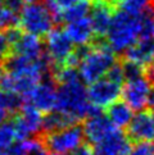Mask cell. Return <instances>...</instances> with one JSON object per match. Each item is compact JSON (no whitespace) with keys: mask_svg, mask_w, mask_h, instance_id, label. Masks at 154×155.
Here are the masks:
<instances>
[{"mask_svg":"<svg viewBox=\"0 0 154 155\" xmlns=\"http://www.w3.org/2000/svg\"><path fill=\"white\" fill-rule=\"evenodd\" d=\"M125 60H130L146 67L154 62V40L152 37H142L125 51Z\"/></svg>","mask_w":154,"mask_h":155,"instance_id":"obj_14","label":"cell"},{"mask_svg":"<svg viewBox=\"0 0 154 155\" xmlns=\"http://www.w3.org/2000/svg\"><path fill=\"white\" fill-rule=\"evenodd\" d=\"M152 88L153 86L149 80L144 78V77L129 80L122 87V97L130 105L131 109L141 110L142 108L148 107V100H149Z\"/></svg>","mask_w":154,"mask_h":155,"instance_id":"obj_9","label":"cell"},{"mask_svg":"<svg viewBox=\"0 0 154 155\" xmlns=\"http://www.w3.org/2000/svg\"><path fill=\"white\" fill-rule=\"evenodd\" d=\"M5 2V4L8 5V7H10V8H13V9H15V10H18V12H21L22 10V0H4Z\"/></svg>","mask_w":154,"mask_h":155,"instance_id":"obj_25","label":"cell"},{"mask_svg":"<svg viewBox=\"0 0 154 155\" xmlns=\"http://www.w3.org/2000/svg\"><path fill=\"white\" fill-rule=\"evenodd\" d=\"M117 8L111 4L108 0H94L91 2L90 19L94 28L95 37L104 38L108 35L109 27L112 25Z\"/></svg>","mask_w":154,"mask_h":155,"instance_id":"obj_10","label":"cell"},{"mask_svg":"<svg viewBox=\"0 0 154 155\" xmlns=\"http://www.w3.org/2000/svg\"><path fill=\"white\" fill-rule=\"evenodd\" d=\"M116 64L114 50L102 37H95L80 62V74L87 84L103 78Z\"/></svg>","mask_w":154,"mask_h":155,"instance_id":"obj_2","label":"cell"},{"mask_svg":"<svg viewBox=\"0 0 154 155\" xmlns=\"http://www.w3.org/2000/svg\"><path fill=\"white\" fill-rule=\"evenodd\" d=\"M3 77H4V73H3V68H2V67H0V85H2Z\"/></svg>","mask_w":154,"mask_h":155,"instance_id":"obj_30","label":"cell"},{"mask_svg":"<svg viewBox=\"0 0 154 155\" xmlns=\"http://www.w3.org/2000/svg\"><path fill=\"white\" fill-rule=\"evenodd\" d=\"M90 2H94V0H90Z\"/></svg>","mask_w":154,"mask_h":155,"instance_id":"obj_33","label":"cell"},{"mask_svg":"<svg viewBox=\"0 0 154 155\" xmlns=\"http://www.w3.org/2000/svg\"><path fill=\"white\" fill-rule=\"evenodd\" d=\"M71 155H96V154L90 145H84L82 143L79 149H76L73 153H71Z\"/></svg>","mask_w":154,"mask_h":155,"instance_id":"obj_24","label":"cell"},{"mask_svg":"<svg viewBox=\"0 0 154 155\" xmlns=\"http://www.w3.org/2000/svg\"><path fill=\"white\" fill-rule=\"evenodd\" d=\"M55 110L68 115L79 123L92 114L100 113L102 109L94 107L90 103L89 92L80 78H75L63 84H59L58 99Z\"/></svg>","mask_w":154,"mask_h":155,"instance_id":"obj_1","label":"cell"},{"mask_svg":"<svg viewBox=\"0 0 154 155\" xmlns=\"http://www.w3.org/2000/svg\"><path fill=\"white\" fill-rule=\"evenodd\" d=\"M37 137L42 141V143L50 153L65 155L73 153L76 149H79L82 145L85 140V134L84 127L73 124L58 131L44 132Z\"/></svg>","mask_w":154,"mask_h":155,"instance_id":"obj_4","label":"cell"},{"mask_svg":"<svg viewBox=\"0 0 154 155\" xmlns=\"http://www.w3.org/2000/svg\"><path fill=\"white\" fill-rule=\"evenodd\" d=\"M8 112L5 109H3L2 107H0V126H2L3 123H4V120L7 119V117H8Z\"/></svg>","mask_w":154,"mask_h":155,"instance_id":"obj_26","label":"cell"},{"mask_svg":"<svg viewBox=\"0 0 154 155\" xmlns=\"http://www.w3.org/2000/svg\"><path fill=\"white\" fill-rule=\"evenodd\" d=\"M91 9V2L90 0H79L77 3H75L73 5H71L69 8H67L65 10H63L60 13L58 22L60 21H64V22H73L77 19H81V18H85L87 17Z\"/></svg>","mask_w":154,"mask_h":155,"instance_id":"obj_17","label":"cell"},{"mask_svg":"<svg viewBox=\"0 0 154 155\" xmlns=\"http://www.w3.org/2000/svg\"><path fill=\"white\" fill-rule=\"evenodd\" d=\"M55 15L49 5L42 3H34L25 5L19 13V28L26 34L37 37L48 36L53 30Z\"/></svg>","mask_w":154,"mask_h":155,"instance_id":"obj_3","label":"cell"},{"mask_svg":"<svg viewBox=\"0 0 154 155\" xmlns=\"http://www.w3.org/2000/svg\"><path fill=\"white\" fill-rule=\"evenodd\" d=\"M0 107L7 110L8 113L17 114L19 110L23 108L22 96L18 95L17 92L2 88V90H0Z\"/></svg>","mask_w":154,"mask_h":155,"instance_id":"obj_18","label":"cell"},{"mask_svg":"<svg viewBox=\"0 0 154 155\" xmlns=\"http://www.w3.org/2000/svg\"><path fill=\"white\" fill-rule=\"evenodd\" d=\"M129 155H154V142L150 141L136 142Z\"/></svg>","mask_w":154,"mask_h":155,"instance_id":"obj_23","label":"cell"},{"mask_svg":"<svg viewBox=\"0 0 154 155\" xmlns=\"http://www.w3.org/2000/svg\"><path fill=\"white\" fill-rule=\"evenodd\" d=\"M0 155H7V151H5L4 149H2V147H0Z\"/></svg>","mask_w":154,"mask_h":155,"instance_id":"obj_31","label":"cell"},{"mask_svg":"<svg viewBox=\"0 0 154 155\" xmlns=\"http://www.w3.org/2000/svg\"><path fill=\"white\" fill-rule=\"evenodd\" d=\"M65 31L77 45H89L95 38L94 28L90 17H85L73 22H68Z\"/></svg>","mask_w":154,"mask_h":155,"instance_id":"obj_15","label":"cell"},{"mask_svg":"<svg viewBox=\"0 0 154 155\" xmlns=\"http://www.w3.org/2000/svg\"><path fill=\"white\" fill-rule=\"evenodd\" d=\"M87 92H89L90 103L94 107L99 109H107L111 104L117 101V99L122 94V84H118L104 76L103 78L91 84Z\"/></svg>","mask_w":154,"mask_h":155,"instance_id":"obj_7","label":"cell"},{"mask_svg":"<svg viewBox=\"0 0 154 155\" xmlns=\"http://www.w3.org/2000/svg\"><path fill=\"white\" fill-rule=\"evenodd\" d=\"M19 138L13 122H7V123H3L0 126V147L7 150Z\"/></svg>","mask_w":154,"mask_h":155,"instance_id":"obj_19","label":"cell"},{"mask_svg":"<svg viewBox=\"0 0 154 155\" xmlns=\"http://www.w3.org/2000/svg\"><path fill=\"white\" fill-rule=\"evenodd\" d=\"M82 127H84L86 141L90 145L92 143L94 146L98 145L99 142H102L109 135H112L114 131L118 130L111 122V119L107 115H103L102 113H96L87 117Z\"/></svg>","mask_w":154,"mask_h":155,"instance_id":"obj_11","label":"cell"},{"mask_svg":"<svg viewBox=\"0 0 154 155\" xmlns=\"http://www.w3.org/2000/svg\"><path fill=\"white\" fill-rule=\"evenodd\" d=\"M153 37H154V21H153Z\"/></svg>","mask_w":154,"mask_h":155,"instance_id":"obj_32","label":"cell"},{"mask_svg":"<svg viewBox=\"0 0 154 155\" xmlns=\"http://www.w3.org/2000/svg\"><path fill=\"white\" fill-rule=\"evenodd\" d=\"M108 2H109V3H111V4H113V5H114V7H116V8H117V9H118V8H119V5H121V4H122V2H123V0H108Z\"/></svg>","mask_w":154,"mask_h":155,"instance_id":"obj_27","label":"cell"},{"mask_svg":"<svg viewBox=\"0 0 154 155\" xmlns=\"http://www.w3.org/2000/svg\"><path fill=\"white\" fill-rule=\"evenodd\" d=\"M127 136L132 142L152 141L154 138V113L152 109L141 110L134 115L127 126Z\"/></svg>","mask_w":154,"mask_h":155,"instance_id":"obj_12","label":"cell"},{"mask_svg":"<svg viewBox=\"0 0 154 155\" xmlns=\"http://www.w3.org/2000/svg\"><path fill=\"white\" fill-rule=\"evenodd\" d=\"M75 50V42L67 34V31L54 28L46 36V57L50 62L52 72L64 67Z\"/></svg>","mask_w":154,"mask_h":155,"instance_id":"obj_5","label":"cell"},{"mask_svg":"<svg viewBox=\"0 0 154 155\" xmlns=\"http://www.w3.org/2000/svg\"><path fill=\"white\" fill-rule=\"evenodd\" d=\"M23 3H28V4H34V3H40L41 0H22Z\"/></svg>","mask_w":154,"mask_h":155,"instance_id":"obj_28","label":"cell"},{"mask_svg":"<svg viewBox=\"0 0 154 155\" xmlns=\"http://www.w3.org/2000/svg\"><path fill=\"white\" fill-rule=\"evenodd\" d=\"M12 57V42L7 30H0V63H5Z\"/></svg>","mask_w":154,"mask_h":155,"instance_id":"obj_22","label":"cell"},{"mask_svg":"<svg viewBox=\"0 0 154 155\" xmlns=\"http://www.w3.org/2000/svg\"><path fill=\"white\" fill-rule=\"evenodd\" d=\"M153 0H123L119 9L130 14H141L148 9Z\"/></svg>","mask_w":154,"mask_h":155,"instance_id":"obj_20","label":"cell"},{"mask_svg":"<svg viewBox=\"0 0 154 155\" xmlns=\"http://www.w3.org/2000/svg\"><path fill=\"white\" fill-rule=\"evenodd\" d=\"M131 149V140L119 130L94 146L96 155H129Z\"/></svg>","mask_w":154,"mask_h":155,"instance_id":"obj_13","label":"cell"},{"mask_svg":"<svg viewBox=\"0 0 154 155\" xmlns=\"http://www.w3.org/2000/svg\"><path fill=\"white\" fill-rule=\"evenodd\" d=\"M122 67H123L126 81L139 78V77H142V74H145V68L142 67V65L137 64V63H134V62H130V60H125L123 59Z\"/></svg>","mask_w":154,"mask_h":155,"instance_id":"obj_21","label":"cell"},{"mask_svg":"<svg viewBox=\"0 0 154 155\" xmlns=\"http://www.w3.org/2000/svg\"><path fill=\"white\" fill-rule=\"evenodd\" d=\"M55 80L52 74L46 76L40 84L35 86L28 95L26 96V100L30 105L35 107L41 113H52L57 108V99H58V88L55 87Z\"/></svg>","mask_w":154,"mask_h":155,"instance_id":"obj_6","label":"cell"},{"mask_svg":"<svg viewBox=\"0 0 154 155\" xmlns=\"http://www.w3.org/2000/svg\"><path fill=\"white\" fill-rule=\"evenodd\" d=\"M4 7H5V2H4V0H0V13L3 12Z\"/></svg>","mask_w":154,"mask_h":155,"instance_id":"obj_29","label":"cell"},{"mask_svg":"<svg viewBox=\"0 0 154 155\" xmlns=\"http://www.w3.org/2000/svg\"><path fill=\"white\" fill-rule=\"evenodd\" d=\"M107 117L111 119L112 123L117 127V128H122V127H127L130 122L132 120V109L130 105L123 101H114L105 109Z\"/></svg>","mask_w":154,"mask_h":155,"instance_id":"obj_16","label":"cell"},{"mask_svg":"<svg viewBox=\"0 0 154 155\" xmlns=\"http://www.w3.org/2000/svg\"><path fill=\"white\" fill-rule=\"evenodd\" d=\"M13 123L17 130L19 140H27L30 136L40 135L42 132L44 117L41 115L40 110L27 104L23 105V108L15 114Z\"/></svg>","mask_w":154,"mask_h":155,"instance_id":"obj_8","label":"cell"}]
</instances>
